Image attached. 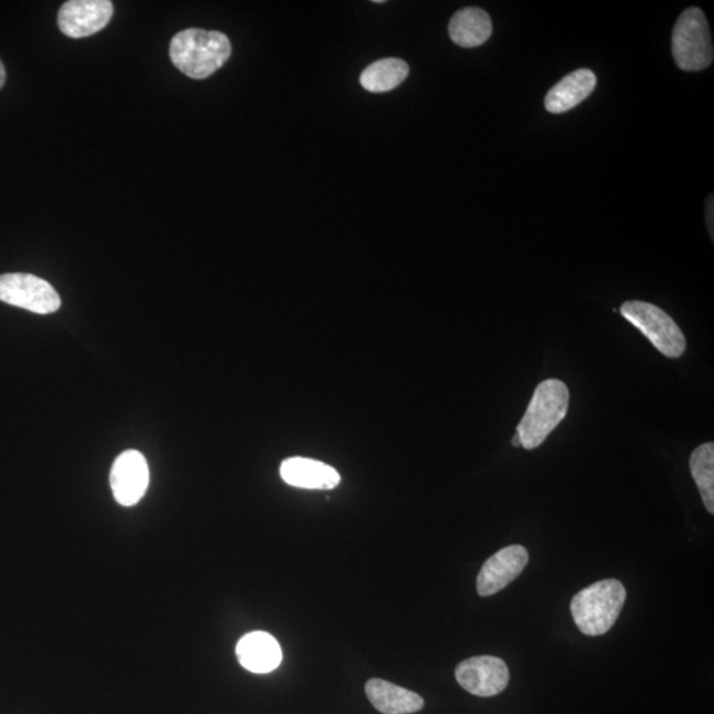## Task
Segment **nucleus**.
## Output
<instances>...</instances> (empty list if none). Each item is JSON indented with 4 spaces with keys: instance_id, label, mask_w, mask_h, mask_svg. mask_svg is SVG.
Masks as SVG:
<instances>
[{
    "instance_id": "f257e3e1",
    "label": "nucleus",
    "mask_w": 714,
    "mask_h": 714,
    "mask_svg": "<svg viewBox=\"0 0 714 714\" xmlns=\"http://www.w3.org/2000/svg\"><path fill=\"white\" fill-rule=\"evenodd\" d=\"M227 34L219 31L189 29L175 34L170 44L172 64L193 80H204L231 58Z\"/></svg>"
},
{
    "instance_id": "f03ea898",
    "label": "nucleus",
    "mask_w": 714,
    "mask_h": 714,
    "mask_svg": "<svg viewBox=\"0 0 714 714\" xmlns=\"http://www.w3.org/2000/svg\"><path fill=\"white\" fill-rule=\"evenodd\" d=\"M626 597V589L619 580H602L582 589L571 602L575 625L587 636L606 634L619 620Z\"/></svg>"
},
{
    "instance_id": "7ed1b4c3",
    "label": "nucleus",
    "mask_w": 714,
    "mask_h": 714,
    "mask_svg": "<svg viewBox=\"0 0 714 714\" xmlns=\"http://www.w3.org/2000/svg\"><path fill=\"white\" fill-rule=\"evenodd\" d=\"M570 409V390L557 379L543 381L536 388L531 404L517 426L522 447L533 450L543 445Z\"/></svg>"
},
{
    "instance_id": "20e7f679",
    "label": "nucleus",
    "mask_w": 714,
    "mask_h": 714,
    "mask_svg": "<svg viewBox=\"0 0 714 714\" xmlns=\"http://www.w3.org/2000/svg\"><path fill=\"white\" fill-rule=\"evenodd\" d=\"M672 54L685 72H698L713 62V43L705 13L691 7L677 19L672 33Z\"/></svg>"
},
{
    "instance_id": "39448f33",
    "label": "nucleus",
    "mask_w": 714,
    "mask_h": 714,
    "mask_svg": "<svg viewBox=\"0 0 714 714\" xmlns=\"http://www.w3.org/2000/svg\"><path fill=\"white\" fill-rule=\"evenodd\" d=\"M623 318L635 325L664 356L677 359L686 349L678 325L665 311L647 302L628 301L621 308Z\"/></svg>"
},
{
    "instance_id": "423d86ee",
    "label": "nucleus",
    "mask_w": 714,
    "mask_h": 714,
    "mask_svg": "<svg viewBox=\"0 0 714 714\" xmlns=\"http://www.w3.org/2000/svg\"><path fill=\"white\" fill-rule=\"evenodd\" d=\"M0 301L41 315L61 308L60 295L51 283L27 273L0 275Z\"/></svg>"
},
{
    "instance_id": "0eeeda50",
    "label": "nucleus",
    "mask_w": 714,
    "mask_h": 714,
    "mask_svg": "<svg viewBox=\"0 0 714 714\" xmlns=\"http://www.w3.org/2000/svg\"><path fill=\"white\" fill-rule=\"evenodd\" d=\"M455 677L462 688L471 695L492 697L507 688L510 670L501 657L474 656L457 664Z\"/></svg>"
},
{
    "instance_id": "6e6552de",
    "label": "nucleus",
    "mask_w": 714,
    "mask_h": 714,
    "mask_svg": "<svg viewBox=\"0 0 714 714\" xmlns=\"http://www.w3.org/2000/svg\"><path fill=\"white\" fill-rule=\"evenodd\" d=\"M113 11L109 0H69L61 6L58 23L68 38H88L105 29Z\"/></svg>"
},
{
    "instance_id": "1a4fd4ad",
    "label": "nucleus",
    "mask_w": 714,
    "mask_h": 714,
    "mask_svg": "<svg viewBox=\"0 0 714 714\" xmlns=\"http://www.w3.org/2000/svg\"><path fill=\"white\" fill-rule=\"evenodd\" d=\"M150 473L145 457L137 450H128L117 457L110 471V486L115 501L123 507L135 505L149 487Z\"/></svg>"
},
{
    "instance_id": "9d476101",
    "label": "nucleus",
    "mask_w": 714,
    "mask_h": 714,
    "mask_svg": "<svg viewBox=\"0 0 714 714\" xmlns=\"http://www.w3.org/2000/svg\"><path fill=\"white\" fill-rule=\"evenodd\" d=\"M529 560L530 554L522 545L503 547L483 564L480 574H477V594L481 597H490V595L502 592L523 573Z\"/></svg>"
},
{
    "instance_id": "9b49d317",
    "label": "nucleus",
    "mask_w": 714,
    "mask_h": 714,
    "mask_svg": "<svg viewBox=\"0 0 714 714\" xmlns=\"http://www.w3.org/2000/svg\"><path fill=\"white\" fill-rule=\"evenodd\" d=\"M242 667L254 674H269L282 662V650L280 643L273 635L254 631L241 637L235 648Z\"/></svg>"
},
{
    "instance_id": "f8f14e48",
    "label": "nucleus",
    "mask_w": 714,
    "mask_h": 714,
    "mask_svg": "<svg viewBox=\"0 0 714 714\" xmlns=\"http://www.w3.org/2000/svg\"><path fill=\"white\" fill-rule=\"evenodd\" d=\"M281 476L290 486L310 490H331L341 483L334 467L308 457H290L283 462Z\"/></svg>"
},
{
    "instance_id": "ddd939ff",
    "label": "nucleus",
    "mask_w": 714,
    "mask_h": 714,
    "mask_svg": "<svg viewBox=\"0 0 714 714\" xmlns=\"http://www.w3.org/2000/svg\"><path fill=\"white\" fill-rule=\"evenodd\" d=\"M597 78L591 69H577L560 80L545 97L547 112L561 114L570 112L593 93Z\"/></svg>"
},
{
    "instance_id": "4468645a",
    "label": "nucleus",
    "mask_w": 714,
    "mask_h": 714,
    "mask_svg": "<svg viewBox=\"0 0 714 714\" xmlns=\"http://www.w3.org/2000/svg\"><path fill=\"white\" fill-rule=\"evenodd\" d=\"M365 693L374 708L384 714L418 713L425 705L418 693L381 678H371L365 684Z\"/></svg>"
},
{
    "instance_id": "2eb2a0df",
    "label": "nucleus",
    "mask_w": 714,
    "mask_h": 714,
    "mask_svg": "<svg viewBox=\"0 0 714 714\" xmlns=\"http://www.w3.org/2000/svg\"><path fill=\"white\" fill-rule=\"evenodd\" d=\"M450 38L463 48L480 47L491 38L492 22L489 13L477 7L457 11L450 20Z\"/></svg>"
},
{
    "instance_id": "dca6fc26",
    "label": "nucleus",
    "mask_w": 714,
    "mask_h": 714,
    "mask_svg": "<svg viewBox=\"0 0 714 714\" xmlns=\"http://www.w3.org/2000/svg\"><path fill=\"white\" fill-rule=\"evenodd\" d=\"M409 66L404 60L383 59L373 62L360 76V84L372 93L390 92L405 81Z\"/></svg>"
},
{
    "instance_id": "f3484780",
    "label": "nucleus",
    "mask_w": 714,
    "mask_h": 714,
    "mask_svg": "<svg viewBox=\"0 0 714 714\" xmlns=\"http://www.w3.org/2000/svg\"><path fill=\"white\" fill-rule=\"evenodd\" d=\"M691 473L702 494L705 509L714 514V445L713 442L698 446L691 455Z\"/></svg>"
},
{
    "instance_id": "a211bd4d",
    "label": "nucleus",
    "mask_w": 714,
    "mask_h": 714,
    "mask_svg": "<svg viewBox=\"0 0 714 714\" xmlns=\"http://www.w3.org/2000/svg\"><path fill=\"white\" fill-rule=\"evenodd\" d=\"M706 217H708V225L711 227V234L713 235V198L708 200V207H706Z\"/></svg>"
},
{
    "instance_id": "6ab92c4d",
    "label": "nucleus",
    "mask_w": 714,
    "mask_h": 714,
    "mask_svg": "<svg viewBox=\"0 0 714 714\" xmlns=\"http://www.w3.org/2000/svg\"><path fill=\"white\" fill-rule=\"evenodd\" d=\"M4 82H6V68L2 60H0V89L3 88Z\"/></svg>"
},
{
    "instance_id": "aec40b11",
    "label": "nucleus",
    "mask_w": 714,
    "mask_h": 714,
    "mask_svg": "<svg viewBox=\"0 0 714 714\" xmlns=\"http://www.w3.org/2000/svg\"><path fill=\"white\" fill-rule=\"evenodd\" d=\"M512 446L522 447V439H520V435L517 432L514 435V439H512Z\"/></svg>"
}]
</instances>
